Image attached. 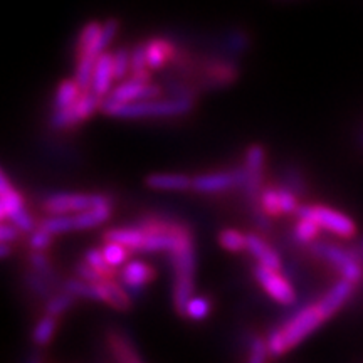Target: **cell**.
Wrapping results in <instances>:
<instances>
[{"label":"cell","instance_id":"10","mask_svg":"<svg viewBox=\"0 0 363 363\" xmlns=\"http://www.w3.org/2000/svg\"><path fill=\"white\" fill-rule=\"evenodd\" d=\"M244 179V169L233 172H219V174L199 175L192 179V189L202 194H214L220 190L230 189L234 185H240Z\"/></svg>","mask_w":363,"mask_h":363},{"label":"cell","instance_id":"8","mask_svg":"<svg viewBox=\"0 0 363 363\" xmlns=\"http://www.w3.org/2000/svg\"><path fill=\"white\" fill-rule=\"evenodd\" d=\"M264 148L261 145H251L246 153V167H244V179L242 189L246 190L249 201L256 203L257 189H259V182L262 175V165H264Z\"/></svg>","mask_w":363,"mask_h":363},{"label":"cell","instance_id":"1","mask_svg":"<svg viewBox=\"0 0 363 363\" xmlns=\"http://www.w3.org/2000/svg\"><path fill=\"white\" fill-rule=\"evenodd\" d=\"M353 289L355 284L342 278V281L331 286L323 298L298 311L284 326L272 330L267 337L271 357H283L299 342H303L311 331L333 316L350 299Z\"/></svg>","mask_w":363,"mask_h":363},{"label":"cell","instance_id":"13","mask_svg":"<svg viewBox=\"0 0 363 363\" xmlns=\"http://www.w3.org/2000/svg\"><path fill=\"white\" fill-rule=\"evenodd\" d=\"M110 214H111L110 203H103V206L76 212V216H69L71 230L89 229V227L103 224L104 220L110 219Z\"/></svg>","mask_w":363,"mask_h":363},{"label":"cell","instance_id":"22","mask_svg":"<svg viewBox=\"0 0 363 363\" xmlns=\"http://www.w3.org/2000/svg\"><path fill=\"white\" fill-rule=\"evenodd\" d=\"M219 242L220 246L227 249V251H242V249H247V235L234 229H225L219 234Z\"/></svg>","mask_w":363,"mask_h":363},{"label":"cell","instance_id":"23","mask_svg":"<svg viewBox=\"0 0 363 363\" xmlns=\"http://www.w3.org/2000/svg\"><path fill=\"white\" fill-rule=\"evenodd\" d=\"M54 330H56V316L48 315L39 321L38 326L34 328L33 340L35 345H48L51 342Z\"/></svg>","mask_w":363,"mask_h":363},{"label":"cell","instance_id":"9","mask_svg":"<svg viewBox=\"0 0 363 363\" xmlns=\"http://www.w3.org/2000/svg\"><path fill=\"white\" fill-rule=\"evenodd\" d=\"M160 86L152 83H143V81L130 79L126 83L116 86L110 93V98L118 103H133V101H145V99H155L160 96Z\"/></svg>","mask_w":363,"mask_h":363},{"label":"cell","instance_id":"5","mask_svg":"<svg viewBox=\"0 0 363 363\" xmlns=\"http://www.w3.org/2000/svg\"><path fill=\"white\" fill-rule=\"evenodd\" d=\"M103 203H110V199L99 194H54L45 199L44 208L49 216L71 214V212L76 214Z\"/></svg>","mask_w":363,"mask_h":363},{"label":"cell","instance_id":"41","mask_svg":"<svg viewBox=\"0 0 363 363\" xmlns=\"http://www.w3.org/2000/svg\"><path fill=\"white\" fill-rule=\"evenodd\" d=\"M358 252H360V257H362V261H363V240H362V244H360V249H358Z\"/></svg>","mask_w":363,"mask_h":363},{"label":"cell","instance_id":"4","mask_svg":"<svg viewBox=\"0 0 363 363\" xmlns=\"http://www.w3.org/2000/svg\"><path fill=\"white\" fill-rule=\"evenodd\" d=\"M298 217H310L316 220L320 227L330 230V233L340 235L343 239H350L357 234V225L350 217H347L342 212L333 211V208L325 206H303L298 207Z\"/></svg>","mask_w":363,"mask_h":363},{"label":"cell","instance_id":"6","mask_svg":"<svg viewBox=\"0 0 363 363\" xmlns=\"http://www.w3.org/2000/svg\"><path fill=\"white\" fill-rule=\"evenodd\" d=\"M99 99L101 98L93 89L83 91V94H81L78 101L72 104V106L56 110L52 116V126L54 128H69V126L86 120V118L93 115L101 106Z\"/></svg>","mask_w":363,"mask_h":363},{"label":"cell","instance_id":"20","mask_svg":"<svg viewBox=\"0 0 363 363\" xmlns=\"http://www.w3.org/2000/svg\"><path fill=\"white\" fill-rule=\"evenodd\" d=\"M108 342H110L111 352L121 362H142L143 358L135 352L133 345L126 340L121 333H110L108 335Z\"/></svg>","mask_w":363,"mask_h":363},{"label":"cell","instance_id":"36","mask_svg":"<svg viewBox=\"0 0 363 363\" xmlns=\"http://www.w3.org/2000/svg\"><path fill=\"white\" fill-rule=\"evenodd\" d=\"M30 262H33V266L35 267V269H38L39 274L44 276L45 279L56 278V276H54L52 269H51V264H49V261L45 259V257L40 252L33 254V257H30Z\"/></svg>","mask_w":363,"mask_h":363},{"label":"cell","instance_id":"35","mask_svg":"<svg viewBox=\"0 0 363 363\" xmlns=\"http://www.w3.org/2000/svg\"><path fill=\"white\" fill-rule=\"evenodd\" d=\"M51 233H48V230L43 229V227H39L38 230H34L33 235H30V247L35 249V251H43V249L51 246Z\"/></svg>","mask_w":363,"mask_h":363},{"label":"cell","instance_id":"39","mask_svg":"<svg viewBox=\"0 0 363 363\" xmlns=\"http://www.w3.org/2000/svg\"><path fill=\"white\" fill-rule=\"evenodd\" d=\"M17 227L16 224L13 225H9V224H4L0 227V239H2V242H11V240L17 239Z\"/></svg>","mask_w":363,"mask_h":363},{"label":"cell","instance_id":"2","mask_svg":"<svg viewBox=\"0 0 363 363\" xmlns=\"http://www.w3.org/2000/svg\"><path fill=\"white\" fill-rule=\"evenodd\" d=\"M192 108L190 98L175 99H145V101L118 103L108 98L101 103V111L110 116L145 118V116H177L187 113Z\"/></svg>","mask_w":363,"mask_h":363},{"label":"cell","instance_id":"29","mask_svg":"<svg viewBox=\"0 0 363 363\" xmlns=\"http://www.w3.org/2000/svg\"><path fill=\"white\" fill-rule=\"evenodd\" d=\"M101 29H103V24H99V22H88L79 34L78 51L79 49H84L86 45L93 44L94 40L99 38V34H101Z\"/></svg>","mask_w":363,"mask_h":363},{"label":"cell","instance_id":"24","mask_svg":"<svg viewBox=\"0 0 363 363\" xmlns=\"http://www.w3.org/2000/svg\"><path fill=\"white\" fill-rule=\"evenodd\" d=\"M103 254H104V259L108 261V264H111L113 267L123 264L126 261V257H128V252L130 249L123 246V244H118V242H106V246L103 249Z\"/></svg>","mask_w":363,"mask_h":363},{"label":"cell","instance_id":"18","mask_svg":"<svg viewBox=\"0 0 363 363\" xmlns=\"http://www.w3.org/2000/svg\"><path fill=\"white\" fill-rule=\"evenodd\" d=\"M174 52H175V48L169 43V40L152 39L150 43H147L148 67H152V69H158V67H162L172 56H174Z\"/></svg>","mask_w":363,"mask_h":363},{"label":"cell","instance_id":"19","mask_svg":"<svg viewBox=\"0 0 363 363\" xmlns=\"http://www.w3.org/2000/svg\"><path fill=\"white\" fill-rule=\"evenodd\" d=\"M99 288H101V296L104 303H110L111 306L118 308V310H128L131 306V301L128 294L121 286L113 283L111 279L99 281Z\"/></svg>","mask_w":363,"mask_h":363},{"label":"cell","instance_id":"16","mask_svg":"<svg viewBox=\"0 0 363 363\" xmlns=\"http://www.w3.org/2000/svg\"><path fill=\"white\" fill-rule=\"evenodd\" d=\"M247 249L249 252L259 261V264H264L267 267H272V269H281V261L278 252L272 251V249L267 246V244L262 240L259 235L249 234L247 235Z\"/></svg>","mask_w":363,"mask_h":363},{"label":"cell","instance_id":"31","mask_svg":"<svg viewBox=\"0 0 363 363\" xmlns=\"http://www.w3.org/2000/svg\"><path fill=\"white\" fill-rule=\"evenodd\" d=\"M131 65V56L125 49H120L113 54V71H115V79H121L126 74V71L130 69Z\"/></svg>","mask_w":363,"mask_h":363},{"label":"cell","instance_id":"32","mask_svg":"<svg viewBox=\"0 0 363 363\" xmlns=\"http://www.w3.org/2000/svg\"><path fill=\"white\" fill-rule=\"evenodd\" d=\"M27 283H29L30 289H33L34 293H38L39 296H51V286H49L48 281H45V278L43 274H34V272H29V274L26 276Z\"/></svg>","mask_w":363,"mask_h":363},{"label":"cell","instance_id":"38","mask_svg":"<svg viewBox=\"0 0 363 363\" xmlns=\"http://www.w3.org/2000/svg\"><path fill=\"white\" fill-rule=\"evenodd\" d=\"M11 220H12V224H16L21 230H26V233L33 230V227H34L33 219H30V216L27 214L26 211H22L21 214H17L16 217H12Z\"/></svg>","mask_w":363,"mask_h":363},{"label":"cell","instance_id":"37","mask_svg":"<svg viewBox=\"0 0 363 363\" xmlns=\"http://www.w3.org/2000/svg\"><path fill=\"white\" fill-rule=\"evenodd\" d=\"M279 201L284 214H291V212L298 211L296 197H294V194L289 189H279Z\"/></svg>","mask_w":363,"mask_h":363},{"label":"cell","instance_id":"42","mask_svg":"<svg viewBox=\"0 0 363 363\" xmlns=\"http://www.w3.org/2000/svg\"><path fill=\"white\" fill-rule=\"evenodd\" d=\"M362 143H363V138H362Z\"/></svg>","mask_w":363,"mask_h":363},{"label":"cell","instance_id":"12","mask_svg":"<svg viewBox=\"0 0 363 363\" xmlns=\"http://www.w3.org/2000/svg\"><path fill=\"white\" fill-rule=\"evenodd\" d=\"M0 190H2V202H0V216L2 219H12L24 211V199L16 189L9 184L7 174L0 175Z\"/></svg>","mask_w":363,"mask_h":363},{"label":"cell","instance_id":"26","mask_svg":"<svg viewBox=\"0 0 363 363\" xmlns=\"http://www.w3.org/2000/svg\"><path fill=\"white\" fill-rule=\"evenodd\" d=\"M84 257H86V262H89L91 266L96 267V269L101 272L104 278H111V276L115 274L113 266L108 264V261L104 259L103 251H98V249H89V251L86 252Z\"/></svg>","mask_w":363,"mask_h":363},{"label":"cell","instance_id":"15","mask_svg":"<svg viewBox=\"0 0 363 363\" xmlns=\"http://www.w3.org/2000/svg\"><path fill=\"white\" fill-rule=\"evenodd\" d=\"M147 185L155 190H187L192 187V179L184 174H153L147 177Z\"/></svg>","mask_w":363,"mask_h":363},{"label":"cell","instance_id":"28","mask_svg":"<svg viewBox=\"0 0 363 363\" xmlns=\"http://www.w3.org/2000/svg\"><path fill=\"white\" fill-rule=\"evenodd\" d=\"M72 301H74V294L69 291L66 294H59V296H51L48 305H45V311H48V315L57 316L65 310H67L72 305Z\"/></svg>","mask_w":363,"mask_h":363},{"label":"cell","instance_id":"30","mask_svg":"<svg viewBox=\"0 0 363 363\" xmlns=\"http://www.w3.org/2000/svg\"><path fill=\"white\" fill-rule=\"evenodd\" d=\"M208 310H211V306H208L207 299L192 298L189 301L187 310H185V315L192 318V320H202V318H206L208 315Z\"/></svg>","mask_w":363,"mask_h":363},{"label":"cell","instance_id":"25","mask_svg":"<svg viewBox=\"0 0 363 363\" xmlns=\"http://www.w3.org/2000/svg\"><path fill=\"white\" fill-rule=\"evenodd\" d=\"M318 230H320V224H318L316 220L310 219V217H299L294 235H296V239L301 240V242H311V240L316 238Z\"/></svg>","mask_w":363,"mask_h":363},{"label":"cell","instance_id":"7","mask_svg":"<svg viewBox=\"0 0 363 363\" xmlns=\"http://www.w3.org/2000/svg\"><path fill=\"white\" fill-rule=\"evenodd\" d=\"M254 276L259 281L262 288L271 294L272 299H276L281 305H293L294 299H296V296H294V289L291 288V284L279 274L278 269H272V267L259 264L254 267Z\"/></svg>","mask_w":363,"mask_h":363},{"label":"cell","instance_id":"34","mask_svg":"<svg viewBox=\"0 0 363 363\" xmlns=\"http://www.w3.org/2000/svg\"><path fill=\"white\" fill-rule=\"evenodd\" d=\"M76 272H78L81 279L89 281V283H99V281L103 279H110V278H104L101 272H99L96 267L91 266L89 262H79V264L76 266Z\"/></svg>","mask_w":363,"mask_h":363},{"label":"cell","instance_id":"17","mask_svg":"<svg viewBox=\"0 0 363 363\" xmlns=\"http://www.w3.org/2000/svg\"><path fill=\"white\" fill-rule=\"evenodd\" d=\"M145 238L142 227H130V229H111L104 233V240L106 242H118L123 244L130 251H138L140 244Z\"/></svg>","mask_w":363,"mask_h":363},{"label":"cell","instance_id":"3","mask_svg":"<svg viewBox=\"0 0 363 363\" xmlns=\"http://www.w3.org/2000/svg\"><path fill=\"white\" fill-rule=\"evenodd\" d=\"M315 252L337 267L342 278L352 281L355 286L363 281V261L358 249H345L330 242H320L315 246Z\"/></svg>","mask_w":363,"mask_h":363},{"label":"cell","instance_id":"11","mask_svg":"<svg viewBox=\"0 0 363 363\" xmlns=\"http://www.w3.org/2000/svg\"><path fill=\"white\" fill-rule=\"evenodd\" d=\"M113 79H115V71H113V54L104 51L99 54L96 66H94L91 89H93L99 98H104L106 94H110Z\"/></svg>","mask_w":363,"mask_h":363},{"label":"cell","instance_id":"27","mask_svg":"<svg viewBox=\"0 0 363 363\" xmlns=\"http://www.w3.org/2000/svg\"><path fill=\"white\" fill-rule=\"evenodd\" d=\"M261 206L267 216H279L283 212L279 201V190L266 189L261 195Z\"/></svg>","mask_w":363,"mask_h":363},{"label":"cell","instance_id":"14","mask_svg":"<svg viewBox=\"0 0 363 363\" xmlns=\"http://www.w3.org/2000/svg\"><path fill=\"white\" fill-rule=\"evenodd\" d=\"M155 278V271L152 266L145 264V262L133 261L128 262L121 271V281L131 289H140L145 283Z\"/></svg>","mask_w":363,"mask_h":363},{"label":"cell","instance_id":"33","mask_svg":"<svg viewBox=\"0 0 363 363\" xmlns=\"http://www.w3.org/2000/svg\"><path fill=\"white\" fill-rule=\"evenodd\" d=\"M269 357H271V352H269V347H267V342H262L261 338L254 340L251 345V353H249V362L261 363V362H266Z\"/></svg>","mask_w":363,"mask_h":363},{"label":"cell","instance_id":"21","mask_svg":"<svg viewBox=\"0 0 363 363\" xmlns=\"http://www.w3.org/2000/svg\"><path fill=\"white\" fill-rule=\"evenodd\" d=\"M81 94H83V88H81L78 81H62L59 84L56 93V110H62V108H69L78 101Z\"/></svg>","mask_w":363,"mask_h":363},{"label":"cell","instance_id":"40","mask_svg":"<svg viewBox=\"0 0 363 363\" xmlns=\"http://www.w3.org/2000/svg\"><path fill=\"white\" fill-rule=\"evenodd\" d=\"M9 256V242H2V257Z\"/></svg>","mask_w":363,"mask_h":363}]
</instances>
